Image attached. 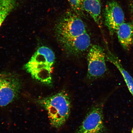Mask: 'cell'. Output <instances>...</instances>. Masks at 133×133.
<instances>
[{"label":"cell","instance_id":"1","mask_svg":"<svg viewBox=\"0 0 133 133\" xmlns=\"http://www.w3.org/2000/svg\"><path fill=\"white\" fill-rule=\"evenodd\" d=\"M54 31L59 45L69 55H80L90 46V37L85 24L72 9L67 10L58 18Z\"/></svg>","mask_w":133,"mask_h":133},{"label":"cell","instance_id":"2","mask_svg":"<svg viewBox=\"0 0 133 133\" xmlns=\"http://www.w3.org/2000/svg\"><path fill=\"white\" fill-rule=\"evenodd\" d=\"M36 102L47 112L50 124L55 128L58 129L62 127L70 114V97L64 91L37 99Z\"/></svg>","mask_w":133,"mask_h":133},{"label":"cell","instance_id":"3","mask_svg":"<svg viewBox=\"0 0 133 133\" xmlns=\"http://www.w3.org/2000/svg\"><path fill=\"white\" fill-rule=\"evenodd\" d=\"M55 61L54 51L48 46H43L38 48L24 67L33 79L50 86L52 84Z\"/></svg>","mask_w":133,"mask_h":133},{"label":"cell","instance_id":"4","mask_svg":"<svg viewBox=\"0 0 133 133\" xmlns=\"http://www.w3.org/2000/svg\"><path fill=\"white\" fill-rule=\"evenodd\" d=\"M104 101L94 105L87 113L76 133H104Z\"/></svg>","mask_w":133,"mask_h":133},{"label":"cell","instance_id":"5","mask_svg":"<svg viewBox=\"0 0 133 133\" xmlns=\"http://www.w3.org/2000/svg\"><path fill=\"white\" fill-rule=\"evenodd\" d=\"M21 83L14 75L0 74V107H5L18 98L20 92Z\"/></svg>","mask_w":133,"mask_h":133},{"label":"cell","instance_id":"6","mask_svg":"<svg viewBox=\"0 0 133 133\" xmlns=\"http://www.w3.org/2000/svg\"><path fill=\"white\" fill-rule=\"evenodd\" d=\"M106 57L104 49L100 46L94 44L91 46L87 56V76L89 79H97L105 74Z\"/></svg>","mask_w":133,"mask_h":133},{"label":"cell","instance_id":"7","mask_svg":"<svg viewBox=\"0 0 133 133\" xmlns=\"http://www.w3.org/2000/svg\"><path fill=\"white\" fill-rule=\"evenodd\" d=\"M103 19L104 24L109 34L114 36L119 26L125 22L124 11L116 0H107Z\"/></svg>","mask_w":133,"mask_h":133},{"label":"cell","instance_id":"8","mask_svg":"<svg viewBox=\"0 0 133 133\" xmlns=\"http://www.w3.org/2000/svg\"><path fill=\"white\" fill-rule=\"evenodd\" d=\"M116 33L119 42L126 51H129L133 45V24L124 22L119 26Z\"/></svg>","mask_w":133,"mask_h":133},{"label":"cell","instance_id":"9","mask_svg":"<svg viewBox=\"0 0 133 133\" xmlns=\"http://www.w3.org/2000/svg\"><path fill=\"white\" fill-rule=\"evenodd\" d=\"M83 8L99 29H102L103 26L101 0H83Z\"/></svg>","mask_w":133,"mask_h":133},{"label":"cell","instance_id":"10","mask_svg":"<svg viewBox=\"0 0 133 133\" xmlns=\"http://www.w3.org/2000/svg\"><path fill=\"white\" fill-rule=\"evenodd\" d=\"M106 58L110 62L115 66L122 75L129 90L133 96V78L125 69L121 64L119 58L110 50L107 47Z\"/></svg>","mask_w":133,"mask_h":133},{"label":"cell","instance_id":"11","mask_svg":"<svg viewBox=\"0 0 133 133\" xmlns=\"http://www.w3.org/2000/svg\"><path fill=\"white\" fill-rule=\"evenodd\" d=\"M16 0H0V28L5 19L16 7Z\"/></svg>","mask_w":133,"mask_h":133},{"label":"cell","instance_id":"12","mask_svg":"<svg viewBox=\"0 0 133 133\" xmlns=\"http://www.w3.org/2000/svg\"><path fill=\"white\" fill-rule=\"evenodd\" d=\"M71 9L81 17H85V11L83 8V0H68Z\"/></svg>","mask_w":133,"mask_h":133},{"label":"cell","instance_id":"13","mask_svg":"<svg viewBox=\"0 0 133 133\" xmlns=\"http://www.w3.org/2000/svg\"><path fill=\"white\" fill-rule=\"evenodd\" d=\"M127 1L129 12L133 24V0H127Z\"/></svg>","mask_w":133,"mask_h":133},{"label":"cell","instance_id":"14","mask_svg":"<svg viewBox=\"0 0 133 133\" xmlns=\"http://www.w3.org/2000/svg\"><path fill=\"white\" fill-rule=\"evenodd\" d=\"M131 133H133V128H132V131H131Z\"/></svg>","mask_w":133,"mask_h":133}]
</instances>
